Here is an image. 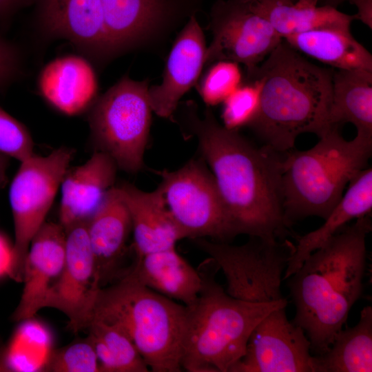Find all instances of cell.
Instances as JSON below:
<instances>
[{
    "instance_id": "obj_1",
    "label": "cell",
    "mask_w": 372,
    "mask_h": 372,
    "mask_svg": "<svg viewBox=\"0 0 372 372\" xmlns=\"http://www.w3.org/2000/svg\"><path fill=\"white\" fill-rule=\"evenodd\" d=\"M189 120L238 235L281 240L288 227L282 189L285 153L254 145L220 125L209 110L203 118L190 114Z\"/></svg>"
},
{
    "instance_id": "obj_2",
    "label": "cell",
    "mask_w": 372,
    "mask_h": 372,
    "mask_svg": "<svg viewBox=\"0 0 372 372\" xmlns=\"http://www.w3.org/2000/svg\"><path fill=\"white\" fill-rule=\"evenodd\" d=\"M369 215L346 225L312 252L289 278L296 307L293 322L300 327L316 355L327 351L342 329L363 289Z\"/></svg>"
},
{
    "instance_id": "obj_3",
    "label": "cell",
    "mask_w": 372,
    "mask_h": 372,
    "mask_svg": "<svg viewBox=\"0 0 372 372\" xmlns=\"http://www.w3.org/2000/svg\"><path fill=\"white\" fill-rule=\"evenodd\" d=\"M333 70L304 58L284 40L248 75L262 83L260 110L249 126L263 145L284 154L302 134L327 132Z\"/></svg>"
},
{
    "instance_id": "obj_4",
    "label": "cell",
    "mask_w": 372,
    "mask_h": 372,
    "mask_svg": "<svg viewBox=\"0 0 372 372\" xmlns=\"http://www.w3.org/2000/svg\"><path fill=\"white\" fill-rule=\"evenodd\" d=\"M218 270L211 258L199 266L201 288L195 303L187 307L181 366L189 372H229L245 355L256 325L273 310L287 306L285 298L251 302L231 296L216 280Z\"/></svg>"
},
{
    "instance_id": "obj_5",
    "label": "cell",
    "mask_w": 372,
    "mask_h": 372,
    "mask_svg": "<svg viewBox=\"0 0 372 372\" xmlns=\"http://www.w3.org/2000/svg\"><path fill=\"white\" fill-rule=\"evenodd\" d=\"M187 313L185 305L144 285L130 268L99 289L92 319L123 331L149 370L180 372Z\"/></svg>"
},
{
    "instance_id": "obj_6",
    "label": "cell",
    "mask_w": 372,
    "mask_h": 372,
    "mask_svg": "<svg viewBox=\"0 0 372 372\" xmlns=\"http://www.w3.org/2000/svg\"><path fill=\"white\" fill-rule=\"evenodd\" d=\"M339 127H331L309 149L285 154L282 189L287 227L309 216L324 220L346 187L369 167L372 139L355 136L347 141Z\"/></svg>"
},
{
    "instance_id": "obj_7",
    "label": "cell",
    "mask_w": 372,
    "mask_h": 372,
    "mask_svg": "<svg viewBox=\"0 0 372 372\" xmlns=\"http://www.w3.org/2000/svg\"><path fill=\"white\" fill-rule=\"evenodd\" d=\"M148 88L147 81L123 77L94 102L89 115L95 151L128 173L143 166L152 111Z\"/></svg>"
},
{
    "instance_id": "obj_8",
    "label": "cell",
    "mask_w": 372,
    "mask_h": 372,
    "mask_svg": "<svg viewBox=\"0 0 372 372\" xmlns=\"http://www.w3.org/2000/svg\"><path fill=\"white\" fill-rule=\"evenodd\" d=\"M218 265L227 281V293L251 302H272L285 297L281 282L294 244L287 240L249 236L242 245L194 239Z\"/></svg>"
},
{
    "instance_id": "obj_9",
    "label": "cell",
    "mask_w": 372,
    "mask_h": 372,
    "mask_svg": "<svg viewBox=\"0 0 372 372\" xmlns=\"http://www.w3.org/2000/svg\"><path fill=\"white\" fill-rule=\"evenodd\" d=\"M73 156L74 149L61 147L47 156L34 154L20 162L9 190L14 229L13 262L9 276L17 282L23 281L31 240L45 222Z\"/></svg>"
},
{
    "instance_id": "obj_10",
    "label": "cell",
    "mask_w": 372,
    "mask_h": 372,
    "mask_svg": "<svg viewBox=\"0 0 372 372\" xmlns=\"http://www.w3.org/2000/svg\"><path fill=\"white\" fill-rule=\"evenodd\" d=\"M158 174L165 203L183 238L227 242L238 236L205 161L193 159L178 169Z\"/></svg>"
},
{
    "instance_id": "obj_11",
    "label": "cell",
    "mask_w": 372,
    "mask_h": 372,
    "mask_svg": "<svg viewBox=\"0 0 372 372\" xmlns=\"http://www.w3.org/2000/svg\"><path fill=\"white\" fill-rule=\"evenodd\" d=\"M210 16L213 39L205 64L231 61L244 64L249 75L283 41L246 0H217Z\"/></svg>"
},
{
    "instance_id": "obj_12",
    "label": "cell",
    "mask_w": 372,
    "mask_h": 372,
    "mask_svg": "<svg viewBox=\"0 0 372 372\" xmlns=\"http://www.w3.org/2000/svg\"><path fill=\"white\" fill-rule=\"evenodd\" d=\"M65 259L63 269L47 291L41 304L63 313L74 333L87 329L101 289L86 223L65 229Z\"/></svg>"
},
{
    "instance_id": "obj_13",
    "label": "cell",
    "mask_w": 372,
    "mask_h": 372,
    "mask_svg": "<svg viewBox=\"0 0 372 372\" xmlns=\"http://www.w3.org/2000/svg\"><path fill=\"white\" fill-rule=\"evenodd\" d=\"M199 0H101L110 53L142 41L174 19L194 14Z\"/></svg>"
},
{
    "instance_id": "obj_14",
    "label": "cell",
    "mask_w": 372,
    "mask_h": 372,
    "mask_svg": "<svg viewBox=\"0 0 372 372\" xmlns=\"http://www.w3.org/2000/svg\"><path fill=\"white\" fill-rule=\"evenodd\" d=\"M206 50L203 30L194 14L172 47L161 83L148 88L155 114L172 116L180 98L196 83L205 64Z\"/></svg>"
},
{
    "instance_id": "obj_15",
    "label": "cell",
    "mask_w": 372,
    "mask_h": 372,
    "mask_svg": "<svg viewBox=\"0 0 372 372\" xmlns=\"http://www.w3.org/2000/svg\"><path fill=\"white\" fill-rule=\"evenodd\" d=\"M101 288L125 275L121 270L126 243L132 231L128 209L116 186L111 188L86 222Z\"/></svg>"
},
{
    "instance_id": "obj_16",
    "label": "cell",
    "mask_w": 372,
    "mask_h": 372,
    "mask_svg": "<svg viewBox=\"0 0 372 372\" xmlns=\"http://www.w3.org/2000/svg\"><path fill=\"white\" fill-rule=\"evenodd\" d=\"M65 259V231L45 222L34 234L25 258L22 294L13 313L15 321L30 320L41 309L44 297L60 275Z\"/></svg>"
},
{
    "instance_id": "obj_17",
    "label": "cell",
    "mask_w": 372,
    "mask_h": 372,
    "mask_svg": "<svg viewBox=\"0 0 372 372\" xmlns=\"http://www.w3.org/2000/svg\"><path fill=\"white\" fill-rule=\"evenodd\" d=\"M118 169L115 161L100 151L83 164L68 167L60 186L59 223L64 229L87 221L114 186Z\"/></svg>"
},
{
    "instance_id": "obj_18",
    "label": "cell",
    "mask_w": 372,
    "mask_h": 372,
    "mask_svg": "<svg viewBox=\"0 0 372 372\" xmlns=\"http://www.w3.org/2000/svg\"><path fill=\"white\" fill-rule=\"evenodd\" d=\"M116 187L130 213L136 258L176 247L183 236L167 207L161 188L145 192L130 183Z\"/></svg>"
},
{
    "instance_id": "obj_19",
    "label": "cell",
    "mask_w": 372,
    "mask_h": 372,
    "mask_svg": "<svg viewBox=\"0 0 372 372\" xmlns=\"http://www.w3.org/2000/svg\"><path fill=\"white\" fill-rule=\"evenodd\" d=\"M41 19L51 35L93 54H110L101 0H42Z\"/></svg>"
},
{
    "instance_id": "obj_20",
    "label": "cell",
    "mask_w": 372,
    "mask_h": 372,
    "mask_svg": "<svg viewBox=\"0 0 372 372\" xmlns=\"http://www.w3.org/2000/svg\"><path fill=\"white\" fill-rule=\"evenodd\" d=\"M39 85L46 101L68 116L79 114L91 107L98 87L91 65L74 55L56 59L46 65Z\"/></svg>"
},
{
    "instance_id": "obj_21",
    "label": "cell",
    "mask_w": 372,
    "mask_h": 372,
    "mask_svg": "<svg viewBox=\"0 0 372 372\" xmlns=\"http://www.w3.org/2000/svg\"><path fill=\"white\" fill-rule=\"evenodd\" d=\"M372 209V169L368 167L349 184L339 203L319 228L297 238L294 249L289 258L283 280L292 276L305 259L329 238L353 219L369 215Z\"/></svg>"
},
{
    "instance_id": "obj_22",
    "label": "cell",
    "mask_w": 372,
    "mask_h": 372,
    "mask_svg": "<svg viewBox=\"0 0 372 372\" xmlns=\"http://www.w3.org/2000/svg\"><path fill=\"white\" fill-rule=\"evenodd\" d=\"M130 269L144 285L186 307L194 304L198 298L200 275L176 247L136 258Z\"/></svg>"
},
{
    "instance_id": "obj_23",
    "label": "cell",
    "mask_w": 372,
    "mask_h": 372,
    "mask_svg": "<svg viewBox=\"0 0 372 372\" xmlns=\"http://www.w3.org/2000/svg\"><path fill=\"white\" fill-rule=\"evenodd\" d=\"M283 39L321 28L350 29L355 15L318 5V0H246Z\"/></svg>"
},
{
    "instance_id": "obj_24",
    "label": "cell",
    "mask_w": 372,
    "mask_h": 372,
    "mask_svg": "<svg viewBox=\"0 0 372 372\" xmlns=\"http://www.w3.org/2000/svg\"><path fill=\"white\" fill-rule=\"evenodd\" d=\"M328 123L330 127L350 123L357 136L372 139V71L333 70Z\"/></svg>"
},
{
    "instance_id": "obj_25",
    "label": "cell",
    "mask_w": 372,
    "mask_h": 372,
    "mask_svg": "<svg viewBox=\"0 0 372 372\" xmlns=\"http://www.w3.org/2000/svg\"><path fill=\"white\" fill-rule=\"evenodd\" d=\"M283 40L295 50L336 70L372 71L371 54L353 37L350 29H316Z\"/></svg>"
},
{
    "instance_id": "obj_26",
    "label": "cell",
    "mask_w": 372,
    "mask_h": 372,
    "mask_svg": "<svg viewBox=\"0 0 372 372\" xmlns=\"http://www.w3.org/2000/svg\"><path fill=\"white\" fill-rule=\"evenodd\" d=\"M313 372L372 371V307H364L358 322L341 329L326 352L312 356Z\"/></svg>"
},
{
    "instance_id": "obj_27",
    "label": "cell",
    "mask_w": 372,
    "mask_h": 372,
    "mask_svg": "<svg viewBox=\"0 0 372 372\" xmlns=\"http://www.w3.org/2000/svg\"><path fill=\"white\" fill-rule=\"evenodd\" d=\"M89 335L101 341L113 358L116 372H147L149 367L128 335L118 327L92 319Z\"/></svg>"
},
{
    "instance_id": "obj_28",
    "label": "cell",
    "mask_w": 372,
    "mask_h": 372,
    "mask_svg": "<svg viewBox=\"0 0 372 372\" xmlns=\"http://www.w3.org/2000/svg\"><path fill=\"white\" fill-rule=\"evenodd\" d=\"M240 85L223 103V126L230 130L249 127L256 118L260 105L262 83L257 78Z\"/></svg>"
},
{
    "instance_id": "obj_29",
    "label": "cell",
    "mask_w": 372,
    "mask_h": 372,
    "mask_svg": "<svg viewBox=\"0 0 372 372\" xmlns=\"http://www.w3.org/2000/svg\"><path fill=\"white\" fill-rule=\"evenodd\" d=\"M43 369L52 372H100L99 360L89 337L52 351Z\"/></svg>"
},
{
    "instance_id": "obj_30",
    "label": "cell",
    "mask_w": 372,
    "mask_h": 372,
    "mask_svg": "<svg viewBox=\"0 0 372 372\" xmlns=\"http://www.w3.org/2000/svg\"><path fill=\"white\" fill-rule=\"evenodd\" d=\"M242 84L238 63L220 60L208 71L200 86L204 102L210 106L223 103Z\"/></svg>"
},
{
    "instance_id": "obj_31",
    "label": "cell",
    "mask_w": 372,
    "mask_h": 372,
    "mask_svg": "<svg viewBox=\"0 0 372 372\" xmlns=\"http://www.w3.org/2000/svg\"><path fill=\"white\" fill-rule=\"evenodd\" d=\"M33 149L25 126L0 107V154L21 162L34 154Z\"/></svg>"
},
{
    "instance_id": "obj_32",
    "label": "cell",
    "mask_w": 372,
    "mask_h": 372,
    "mask_svg": "<svg viewBox=\"0 0 372 372\" xmlns=\"http://www.w3.org/2000/svg\"><path fill=\"white\" fill-rule=\"evenodd\" d=\"M19 65L17 49L0 36V90L6 88L17 78Z\"/></svg>"
},
{
    "instance_id": "obj_33",
    "label": "cell",
    "mask_w": 372,
    "mask_h": 372,
    "mask_svg": "<svg viewBox=\"0 0 372 372\" xmlns=\"http://www.w3.org/2000/svg\"><path fill=\"white\" fill-rule=\"evenodd\" d=\"M348 1L354 5L358 10L355 14L356 19L361 21L370 29H372V0H318V5L336 8Z\"/></svg>"
},
{
    "instance_id": "obj_34",
    "label": "cell",
    "mask_w": 372,
    "mask_h": 372,
    "mask_svg": "<svg viewBox=\"0 0 372 372\" xmlns=\"http://www.w3.org/2000/svg\"><path fill=\"white\" fill-rule=\"evenodd\" d=\"M13 262V245L0 234V277L10 276Z\"/></svg>"
},
{
    "instance_id": "obj_35",
    "label": "cell",
    "mask_w": 372,
    "mask_h": 372,
    "mask_svg": "<svg viewBox=\"0 0 372 372\" xmlns=\"http://www.w3.org/2000/svg\"><path fill=\"white\" fill-rule=\"evenodd\" d=\"M29 0H0V21L6 19Z\"/></svg>"
},
{
    "instance_id": "obj_36",
    "label": "cell",
    "mask_w": 372,
    "mask_h": 372,
    "mask_svg": "<svg viewBox=\"0 0 372 372\" xmlns=\"http://www.w3.org/2000/svg\"><path fill=\"white\" fill-rule=\"evenodd\" d=\"M6 156L0 154V188L6 181V171L7 168Z\"/></svg>"
},
{
    "instance_id": "obj_37",
    "label": "cell",
    "mask_w": 372,
    "mask_h": 372,
    "mask_svg": "<svg viewBox=\"0 0 372 372\" xmlns=\"http://www.w3.org/2000/svg\"><path fill=\"white\" fill-rule=\"evenodd\" d=\"M291 1H293V2H295V1H296L297 0H291Z\"/></svg>"
}]
</instances>
